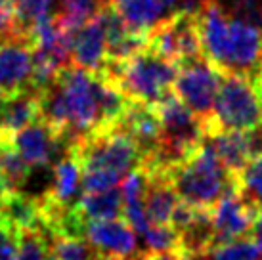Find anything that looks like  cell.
I'll return each mask as SVG.
<instances>
[{
	"instance_id": "6da1fadb",
	"label": "cell",
	"mask_w": 262,
	"mask_h": 260,
	"mask_svg": "<svg viewBox=\"0 0 262 260\" xmlns=\"http://www.w3.org/2000/svg\"><path fill=\"white\" fill-rule=\"evenodd\" d=\"M102 75L75 65L59 69L50 86L38 92L40 119L71 145L98 130H107L102 109Z\"/></svg>"
},
{
	"instance_id": "7a4b0ae2",
	"label": "cell",
	"mask_w": 262,
	"mask_h": 260,
	"mask_svg": "<svg viewBox=\"0 0 262 260\" xmlns=\"http://www.w3.org/2000/svg\"><path fill=\"white\" fill-rule=\"evenodd\" d=\"M199 42L205 59L222 75L253 77L262 59V29L239 15H228L216 0L195 6Z\"/></svg>"
},
{
	"instance_id": "3957f363",
	"label": "cell",
	"mask_w": 262,
	"mask_h": 260,
	"mask_svg": "<svg viewBox=\"0 0 262 260\" xmlns=\"http://www.w3.org/2000/svg\"><path fill=\"white\" fill-rule=\"evenodd\" d=\"M167 172L180 201L205 210H211L214 203L237 184V176L226 168L207 140L186 159L168 166Z\"/></svg>"
},
{
	"instance_id": "277c9868",
	"label": "cell",
	"mask_w": 262,
	"mask_h": 260,
	"mask_svg": "<svg viewBox=\"0 0 262 260\" xmlns=\"http://www.w3.org/2000/svg\"><path fill=\"white\" fill-rule=\"evenodd\" d=\"M100 73L113 80L128 101L157 105L172 94L176 63L167 61L144 46L124 61H107Z\"/></svg>"
},
{
	"instance_id": "5b68a950",
	"label": "cell",
	"mask_w": 262,
	"mask_h": 260,
	"mask_svg": "<svg viewBox=\"0 0 262 260\" xmlns=\"http://www.w3.org/2000/svg\"><path fill=\"white\" fill-rule=\"evenodd\" d=\"M207 138L220 130L251 132L262 126V100L251 77L222 75L212 115L205 121Z\"/></svg>"
},
{
	"instance_id": "8992f818",
	"label": "cell",
	"mask_w": 262,
	"mask_h": 260,
	"mask_svg": "<svg viewBox=\"0 0 262 260\" xmlns=\"http://www.w3.org/2000/svg\"><path fill=\"white\" fill-rule=\"evenodd\" d=\"M69 149L79 159L82 172L105 170L124 178L144 161V155L134 140L117 126L80 138L69 145Z\"/></svg>"
},
{
	"instance_id": "52a82bcc",
	"label": "cell",
	"mask_w": 262,
	"mask_h": 260,
	"mask_svg": "<svg viewBox=\"0 0 262 260\" xmlns=\"http://www.w3.org/2000/svg\"><path fill=\"white\" fill-rule=\"evenodd\" d=\"M220 79L222 73L216 67H212L205 56L186 59L176 65L172 94L205 123L212 115Z\"/></svg>"
},
{
	"instance_id": "ba28073f",
	"label": "cell",
	"mask_w": 262,
	"mask_h": 260,
	"mask_svg": "<svg viewBox=\"0 0 262 260\" xmlns=\"http://www.w3.org/2000/svg\"><path fill=\"white\" fill-rule=\"evenodd\" d=\"M258 210L260 207L241 191L239 182L232 186L211 209L212 233H214L212 245L251 235Z\"/></svg>"
},
{
	"instance_id": "9c48e42d",
	"label": "cell",
	"mask_w": 262,
	"mask_h": 260,
	"mask_svg": "<svg viewBox=\"0 0 262 260\" xmlns=\"http://www.w3.org/2000/svg\"><path fill=\"white\" fill-rule=\"evenodd\" d=\"M84 237L103 260H130L146 253L138 249L136 231L124 216L86 220Z\"/></svg>"
},
{
	"instance_id": "30bf717a",
	"label": "cell",
	"mask_w": 262,
	"mask_h": 260,
	"mask_svg": "<svg viewBox=\"0 0 262 260\" xmlns=\"http://www.w3.org/2000/svg\"><path fill=\"white\" fill-rule=\"evenodd\" d=\"M6 144L12 145L31 168L52 165L66 153H61V149H69L66 138L42 119H37L35 123L15 132Z\"/></svg>"
},
{
	"instance_id": "8fae6325",
	"label": "cell",
	"mask_w": 262,
	"mask_h": 260,
	"mask_svg": "<svg viewBox=\"0 0 262 260\" xmlns=\"http://www.w3.org/2000/svg\"><path fill=\"white\" fill-rule=\"evenodd\" d=\"M107 61V38L103 19L98 12L88 17L86 21L75 31L71 40V65L84 71L100 73Z\"/></svg>"
},
{
	"instance_id": "7c38bea8",
	"label": "cell",
	"mask_w": 262,
	"mask_h": 260,
	"mask_svg": "<svg viewBox=\"0 0 262 260\" xmlns=\"http://www.w3.org/2000/svg\"><path fill=\"white\" fill-rule=\"evenodd\" d=\"M33 44L27 38H8L0 46V92L14 96L31 88Z\"/></svg>"
},
{
	"instance_id": "4fadbf2b",
	"label": "cell",
	"mask_w": 262,
	"mask_h": 260,
	"mask_svg": "<svg viewBox=\"0 0 262 260\" xmlns=\"http://www.w3.org/2000/svg\"><path fill=\"white\" fill-rule=\"evenodd\" d=\"M115 126L126 132L134 140V144L140 147L144 159L157 155L161 145V121L157 109L153 105L128 101L123 117L119 119Z\"/></svg>"
},
{
	"instance_id": "5bb4252c",
	"label": "cell",
	"mask_w": 262,
	"mask_h": 260,
	"mask_svg": "<svg viewBox=\"0 0 262 260\" xmlns=\"http://www.w3.org/2000/svg\"><path fill=\"white\" fill-rule=\"evenodd\" d=\"M37 119H40L38 92L27 88L14 96H8L0 113V144H6L15 132L35 123Z\"/></svg>"
},
{
	"instance_id": "9a60e30c",
	"label": "cell",
	"mask_w": 262,
	"mask_h": 260,
	"mask_svg": "<svg viewBox=\"0 0 262 260\" xmlns=\"http://www.w3.org/2000/svg\"><path fill=\"white\" fill-rule=\"evenodd\" d=\"M44 195L61 207H73L79 201L82 195V168L71 149L54 163V182Z\"/></svg>"
},
{
	"instance_id": "2e32d148",
	"label": "cell",
	"mask_w": 262,
	"mask_h": 260,
	"mask_svg": "<svg viewBox=\"0 0 262 260\" xmlns=\"http://www.w3.org/2000/svg\"><path fill=\"white\" fill-rule=\"evenodd\" d=\"M123 23L138 35H146L167 17L163 0H107Z\"/></svg>"
},
{
	"instance_id": "e0dca14e",
	"label": "cell",
	"mask_w": 262,
	"mask_h": 260,
	"mask_svg": "<svg viewBox=\"0 0 262 260\" xmlns=\"http://www.w3.org/2000/svg\"><path fill=\"white\" fill-rule=\"evenodd\" d=\"M0 220H4L15 230H35L44 228L38 210V199L21 191H10L0 203Z\"/></svg>"
},
{
	"instance_id": "ac0fdd59",
	"label": "cell",
	"mask_w": 262,
	"mask_h": 260,
	"mask_svg": "<svg viewBox=\"0 0 262 260\" xmlns=\"http://www.w3.org/2000/svg\"><path fill=\"white\" fill-rule=\"evenodd\" d=\"M84 220H107L123 216V193L121 188H111L98 193H82L73 205Z\"/></svg>"
},
{
	"instance_id": "d6986e66",
	"label": "cell",
	"mask_w": 262,
	"mask_h": 260,
	"mask_svg": "<svg viewBox=\"0 0 262 260\" xmlns=\"http://www.w3.org/2000/svg\"><path fill=\"white\" fill-rule=\"evenodd\" d=\"M15 27L21 38L31 40L33 25L46 15L56 14V0H10Z\"/></svg>"
},
{
	"instance_id": "ffe728a7",
	"label": "cell",
	"mask_w": 262,
	"mask_h": 260,
	"mask_svg": "<svg viewBox=\"0 0 262 260\" xmlns=\"http://www.w3.org/2000/svg\"><path fill=\"white\" fill-rule=\"evenodd\" d=\"M31 176V166L12 145L0 144V180L10 191H21Z\"/></svg>"
},
{
	"instance_id": "44dd1931",
	"label": "cell",
	"mask_w": 262,
	"mask_h": 260,
	"mask_svg": "<svg viewBox=\"0 0 262 260\" xmlns=\"http://www.w3.org/2000/svg\"><path fill=\"white\" fill-rule=\"evenodd\" d=\"M52 260H103L86 237L73 235H48Z\"/></svg>"
},
{
	"instance_id": "7402d4cb",
	"label": "cell",
	"mask_w": 262,
	"mask_h": 260,
	"mask_svg": "<svg viewBox=\"0 0 262 260\" xmlns=\"http://www.w3.org/2000/svg\"><path fill=\"white\" fill-rule=\"evenodd\" d=\"M199 260H260V251L255 237L247 235L212 245L203 258Z\"/></svg>"
},
{
	"instance_id": "603a6c76",
	"label": "cell",
	"mask_w": 262,
	"mask_h": 260,
	"mask_svg": "<svg viewBox=\"0 0 262 260\" xmlns=\"http://www.w3.org/2000/svg\"><path fill=\"white\" fill-rule=\"evenodd\" d=\"M14 260H52L48 231L44 228L19 230L17 253Z\"/></svg>"
},
{
	"instance_id": "cb8c5ba5",
	"label": "cell",
	"mask_w": 262,
	"mask_h": 260,
	"mask_svg": "<svg viewBox=\"0 0 262 260\" xmlns=\"http://www.w3.org/2000/svg\"><path fill=\"white\" fill-rule=\"evenodd\" d=\"M237 182L241 191L249 199H253L258 207H262V149L255 153L247 165L241 168V172L237 174Z\"/></svg>"
},
{
	"instance_id": "d4e9b609",
	"label": "cell",
	"mask_w": 262,
	"mask_h": 260,
	"mask_svg": "<svg viewBox=\"0 0 262 260\" xmlns=\"http://www.w3.org/2000/svg\"><path fill=\"white\" fill-rule=\"evenodd\" d=\"M146 245L149 253H174L180 245V235L172 228V224H149L144 233Z\"/></svg>"
},
{
	"instance_id": "484cf974",
	"label": "cell",
	"mask_w": 262,
	"mask_h": 260,
	"mask_svg": "<svg viewBox=\"0 0 262 260\" xmlns=\"http://www.w3.org/2000/svg\"><path fill=\"white\" fill-rule=\"evenodd\" d=\"M103 2L105 0H61L59 12L66 15L73 25L80 27L90 15L98 12V8L102 6Z\"/></svg>"
},
{
	"instance_id": "4316f807",
	"label": "cell",
	"mask_w": 262,
	"mask_h": 260,
	"mask_svg": "<svg viewBox=\"0 0 262 260\" xmlns=\"http://www.w3.org/2000/svg\"><path fill=\"white\" fill-rule=\"evenodd\" d=\"M19 231L0 220V260H14L17 253Z\"/></svg>"
},
{
	"instance_id": "83f0119b",
	"label": "cell",
	"mask_w": 262,
	"mask_h": 260,
	"mask_svg": "<svg viewBox=\"0 0 262 260\" xmlns=\"http://www.w3.org/2000/svg\"><path fill=\"white\" fill-rule=\"evenodd\" d=\"M251 235L255 237L256 245H258V251H260V260H262V207L258 210V214L255 218V224H253V231H251Z\"/></svg>"
},
{
	"instance_id": "f1b7e54d",
	"label": "cell",
	"mask_w": 262,
	"mask_h": 260,
	"mask_svg": "<svg viewBox=\"0 0 262 260\" xmlns=\"http://www.w3.org/2000/svg\"><path fill=\"white\" fill-rule=\"evenodd\" d=\"M147 260H184L176 253H149L147 251Z\"/></svg>"
},
{
	"instance_id": "f546056e",
	"label": "cell",
	"mask_w": 262,
	"mask_h": 260,
	"mask_svg": "<svg viewBox=\"0 0 262 260\" xmlns=\"http://www.w3.org/2000/svg\"><path fill=\"white\" fill-rule=\"evenodd\" d=\"M251 80H253L256 92H258V96H260V100H262V59H260V63H258V67H256V71L253 73Z\"/></svg>"
},
{
	"instance_id": "4dcf8cb0",
	"label": "cell",
	"mask_w": 262,
	"mask_h": 260,
	"mask_svg": "<svg viewBox=\"0 0 262 260\" xmlns=\"http://www.w3.org/2000/svg\"><path fill=\"white\" fill-rule=\"evenodd\" d=\"M8 193H10V189H8L6 186L2 184V180H0V203L4 201V197H6Z\"/></svg>"
},
{
	"instance_id": "1f68e13d",
	"label": "cell",
	"mask_w": 262,
	"mask_h": 260,
	"mask_svg": "<svg viewBox=\"0 0 262 260\" xmlns=\"http://www.w3.org/2000/svg\"><path fill=\"white\" fill-rule=\"evenodd\" d=\"M4 101H6V96L0 92V113H2V107H4Z\"/></svg>"
},
{
	"instance_id": "d6a6232c",
	"label": "cell",
	"mask_w": 262,
	"mask_h": 260,
	"mask_svg": "<svg viewBox=\"0 0 262 260\" xmlns=\"http://www.w3.org/2000/svg\"><path fill=\"white\" fill-rule=\"evenodd\" d=\"M130 260H147V251L144 254H140V256H136V258H130Z\"/></svg>"
},
{
	"instance_id": "836d02e7",
	"label": "cell",
	"mask_w": 262,
	"mask_h": 260,
	"mask_svg": "<svg viewBox=\"0 0 262 260\" xmlns=\"http://www.w3.org/2000/svg\"><path fill=\"white\" fill-rule=\"evenodd\" d=\"M174 2H178V0H163V4H165V6H170V4H174Z\"/></svg>"
},
{
	"instance_id": "e575fe53",
	"label": "cell",
	"mask_w": 262,
	"mask_h": 260,
	"mask_svg": "<svg viewBox=\"0 0 262 260\" xmlns=\"http://www.w3.org/2000/svg\"><path fill=\"white\" fill-rule=\"evenodd\" d=\"M4 6H10V0H0V8Z\"/></svg>"
}]
</instances>
